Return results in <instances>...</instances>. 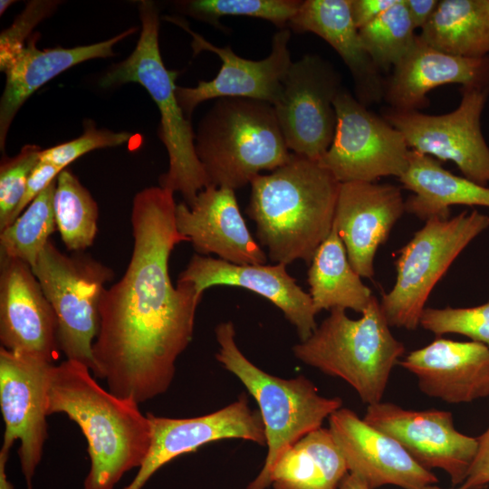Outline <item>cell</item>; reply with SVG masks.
<instances>
[{
    "instance_id": "2e32d148",
    "label": "cell",
    "mask_w": 489,
    "mask_h": 489,
    "mask_svg": "<svg viewBox=\"0 0 489 489\" xmlns=\"http://www.w3.org/2000/svg\"><path fill=\"white\" fill-rule=\"evenodd\" d=\"M151 443L131 483L123 489H141L161 466L203 445L239 438L264 446V426L259 411L251 409L245 395L210 414L189 418L158 417L147 413Z\"/></svg>"
},
{
    "instance_id": "7bdbcfd3",
    "label": "cell",
    "mask_w": 489,
    "mask_h": 489,
    "mask_svg": "<svg viewBox=\"0 0 489 489\" xmlns=\"http://www.w3.org/2000/svg\"><path fill=\"white\" fill-rule=\"evenodd\" d=\"M338 489H369L360 478L348 474L341 481Z\"/></svg>"
},
{
    "instance_id": "484cf974",
    "label": "cell",
    "mask_w": 489,
    "mask_h": 489,
    "mask_svg": "<svg viewBox=\"0 0 489 489\" xmlns=\"http://www.w3.org/2000/svg\"><path fill=\"white\" fill-rule=\"evenodd\" d=\"M398 180L413 193L405 200L406 212L424 221L449 218L454 205L489 207V187L454 175L439 160L413 149Z\"/></svg>"
},
{
    "instance_id": "44dd1931",
    "label": "cell",
    "mask_w": 489,
    "mask_h": 489,
    "mask_svg": "<svg viewBox=\"0 0 489 489\" xmlns=\"http://www.w3.org/2000/svg\"><path fill=\"white\" fill-rule=\"evenodd\" d=\"M177 231L198 254H215L235 264H265L264 250L248 230L235 195L228 187L207 186L191 206H176Z\"/></svg>"
},
{
    "instance_id": "8992f818",
    "label": "cell",
    "mask_w": 489,
    "mask_h": 489,
    "mask_svg": "<svg viewBox=\"0 0 489 489\" xmlns=\"http://www.w3.org/2000/svg\"><path fill=\"white\" fill-rule=\"evenodd\" d=\"M215 334L218 343L216 360L242 382L258 404L267 455L260 473L246 489H266L283 454L308 433L321 427L323 421L341 408L342 400L321 396L304 376L282 379L255 366L238 348L231 321L219 323Z\"/></svg>"
},
{
    "instance_id": "f6af8a7d",
    "label": "cell",
    "mask_w": 489,
    "mask_h": 489,
    "mask_svg": "<svg viewBox=\"0 0 489 489\" xmlns=\"http://www.w3.org/2000/svg\"><path fill=\"white\" fill-rule=\"evenodd\" d=\"M423 489H444V488H441V487L437 486L436 484H431V485H427V486L424 487Z\"/></svg>"
},
{
    "instance_id": "5b68a950",
    "label": "cell",
    "mask_w": 489,
    "mask_h": 489,
    "mask_svg": "<svg viewBox=\"0 0 489 489\" xmlns=\"http://www.w3.org/2000/svg\"><path fill=\"white\" fill-rule=\"evenodd\" d=\"M141 31L135 49L122 62L113 64L101 79L106 88L139 83L146 89L160 113L158 136L168 154V169L159 178V187L179 192L191 206L198 193L208 186L195 147L196 134L177 98L175 81L179 72L168 69L158 44V9L152 1L139 5Z\"/></svg>"
},
{
    "instance_id": "30bf717a",
    "label": "cell",
    "mask_w": 489,
    "mask_h": 489,
    "mask_svg": "<svg viewBox=\"0 0 489 489\" xmlns=\"http://www.w3.org/2000/svg\"><path fill=\"white\" fill-rule=\"evenodd\" d=\"M458 107L442 115L388 107L382 118L399 130L410 149L452 161L463 176L489 187V147L481 129L488 86H462Z\"/></svg>"
},
{
    "instance_id": "7a4b0ae2",
    "label": "cell",
    "mask_w": 489,
    "mask_h": 489,
    "mask_svg": "<svg viewBox=\"0 0 489 489\" xmlns=\"http://www.w3.org/2000/svg\"><path fill=\"white\" fill-rule=\"evenodd\" d=\"M46 412L67 415L87 440L91 467L84 489H113L147 456L151 443L148 415L134 399L103 388L80 361L66 360L53 366Z\"/></svg>"
},
{
    "instance_id": "83f0119b",
    "label": "cell",
    "mask_w": 489,
    "mask_h": 489,
    "mask_svg": "<svg viewBox=\"0 0 489 489\" xmlns=\"http://www.w3.org/2000/svg\"><path fill=\"white\" fill-rule=\"evenodd\" d=\"M307 281L317 313L335 308L362 313L374 296L351 266L334 225L310 263Z\"/></svg>"
},
{
    "instance_id": "3957f363",
    "label": "cell",
    "mask_w": 489,
    "mask_h": 489,
    "mask_svg": "<svg viewBox=\"0 0 489 489\" xmlns=\"http://www.w3.org/2000/svg\"><path fill=\"white\" fill-rule=\"evenodd\" d=\"M250 184L246 214L270 259L310 264L332 229L340 183L318 160L292 153L284 165Z\"/></svg>"
},
{
    "instance_id": "d4e9b609",
    "label": "cell",
    "mask_w": 489,
    "mask_h": 489,
    "mask_svg": "<svg viewBox=\"0 0 489 489\" xmlns=\"http://www.w3.org/2000/svg\"><path fill=\"white\" fill-rule=\"evenodd\" d=\"M137 28L100 43L72 48L38 49L37 34H32L24 49L5 69V86L0 101V149H5L11 123L25 101L40 87L69 68L95 58L114 55L113 46Z\"/></svg>"
},
{
    "instance_id": "836d02e7",
    "label": "cell",
    "mask_w": 489,
    "mask_h": 489,
    "mask_svg": "<svg viewBox=\"0 0 489 489\" xmlns=\"http://www.w3.org/2000/svg\"><path fill=\"white\" fill-rule=\"evenodd\" d=\"M419 325L436 336L460 334L489 348V301L468 308L426 307Z\"/></svg>"
},
{
    "instance_id": "8d00e7d4",
    "label": "cell",
    "mask_w": 489,
    "mask_h": 489,
    "mask_svg": "<svg viewBox=\"0 0 489 489\" xmlns=\"http://www.w3.org/2000/svg\"><path fill=\"white\" fill-rule=\"evenodd\" d=\"M57 1L34 0L28 2L24 11L13 24L0 34V69L12 62L25 45V40L32 35L33 29L48 17L58 5Z\"/></svg>"
},
{
    "instance_id": "1f68e13d",
    "label": "cell",
    "mask_w": 489,
    "mask_h": 489,
    "mask_svg": "<svg viewBox=\"0 0 489 489\" xmlns=\"http://www.w3.org/2000/svg\"><path fill=\"white\" fill-rule=\"evenodd\" d=\"M405 0H399L360 28L363 46L380 72L392 70L408 53L417 34Z\"/></svg>"
},
{
    "instance_id": "8fae6325",
    "label": "cell",
    "mask_w": 489,
    "mask_h": 489,
    "mask_svg": "<svg viewBox=\"0 0 489 489\" xmlns=\"http://www.w3.org/2000/svg\"><path fill=\"white\" fill-rule=\"evenodd\" d=\"M333 105L335 134L319 163L340 183L399 178L410 151L402 133L345 90H340Z\"/></svg>"
},
{
    "instance_id": "cb8c5ba5",
    "label": "cell",
    "mask_w": 489,
    "mask_h": 489,
    "mask_svg": "<svg viewBox=\"0 0 489 489\" xmlns=\"http://www.w3.org/2000/svg\"><path fill=\"white\" fill-rule=\"evenodd\" d=\"M288 28L326 41L349 68L356 99L365 105L383 100L385 80L365 50L350 11V0H305Z\"/></svg>"
},
{
    "instance_id": "b9f144b4",
    "label": "cell",
    "mask_w": 489,
    "mask_h": 489,
    "mask_svg": "<svg viewBox=\"0 0 489 489\" xmlns=\"http://www.w3.org/2000/svg\"><path fill=\"white\" fill-rule=\"evenodd\" d=\"M9 453L10 451L2 448L0 450V489H14L13 484L7 479L5 470Z\"/></svg>"
},
{
    "instance_id": "e575fe53",
    "label": "cell",
    "mask_w": 489,
    "mask_h": 489,
    "mask_svg": "<svg viewBox=\"0 0 489 489\" xmlns=\"http://www.w3.org/2000/svg\"><path fill=\"white\" fill-rule=\"evenodd\" d=\"M42 149L27 144L14 157L3 156L0 164V231L9 226L22 199L29 176L40 161Z\"/></svg>"
},
{
    "instance_id": "4fadbf2b",
    "label": "cell",
    "mask_w": 489,
    "mask_h": 489,
    "mask_svg": "<svg viewBox=\"0 0 489 489\" xmlns=\"http://www.w3.org/2000/svg\"><path fill=\"white\" fill-rule=\"evenodd\" d=\"M54 364L0 348V408L5 423L2 449L20 441L18 455L26 489L47 438L46 394Z\"/></svg>"
},
{
    "instance_id": "4dcf8cb0",
    "label": "cell",
    "mask_w": 489,
    "mask_h": 489,
    "mask_svg": "<svg viewBox=\"0 0 489 489\" xmlns=\"http://www.w3.org/2000/svg\"><path fill=\"white\" fill-rule=\"evenodd\" d=\"M53 180L9 226L0 231V256L19 259L33 267L57 229L53 211Z\"/></svg>"
},
{
    "instance_id": "ab89813d",
    "label": "cell",
    "mask_w": 489,
    "mask_h": 489,
    "mask_svg": "<svg viewBox=\"0 0 489 489\" xmlns=\"http://www.w3.org/2000/svg\"><path fill=\"white\" fill-rule=\"evenodd\" d=\"M399 0H350L353 22L360 30L371 23Z\"/></svg>"
},
{
    "instance_id": "f35d334b",
    "label": "cell",
    "mask_w": 489,
    "mask_h": 489,
    "mask_svg": "<svg viewBox=\"0 0 489 489\" xmlns=\"http://www.w3.org/2000/svg\"><path fill=\"white\" fill-rule=\"evenodd\" d=\"M476 439L475 456L458 489H481L489 484V426Z\"/></svg>"
},
{
    "instance_id": "d590c367",
    "label": "cell",
    "mask_w": 489,
    "mask_h": 489,
    "mask_svg": "<svg viewBox=\"0 0 489 489\" xmlns=\"http://www.w3.org/2000/svg\"><path fill=\"white\" fill-rule=\"evenodd\" d=\"M83 133L70 141L43 149L40 159L62 168L84 154L98 149L116 147L127 143L132 137L129 132H114L97 129L91 120H84Z\"/></svg>"
},
{
    "instance_id": "ba28073f",
    "label": "cell",
    "mask_w": 489,
    "mask_h": 489,
    "mask_svg": "<svg viewBox=\"0 0 489 489\" xmlns=\"http://www.w3.org/2000/svg\"><path fill=\"white\" fill-rule=\"evenodd\" d=\"M488 227L489 216L476 209L427 220L399 250L395 283L379 302L388 325L416 330L433 288L465 248Z\"/></svg>"
},
{
    "instance_id": "9c48e42d",
    "label": "cell",
    "mask_w": 489,
    "mask_h": 489,
    "mask_svg": "<svg viewBox=\"0 0 489 489\" xmlns=\"http://www.w3.org/2000/svg\"><path fill=\"white\" fill-rule=\"evenodd\" d=\"M32 271L56 314L60 350L67 360L91 370L99 305L105 283L114 277L113 270L83 252L68 255L50 239Z\"/></svg>"
},
{
    "instance_id": "d6986e66",
    "label": "cell",
    "mask_w": 489,
    "mask_h": 489,
    "mask_svg": "<svg viewBox=\"0 0 489 489\" xmlns=\"http://www.w3.org/2000/svg\"><path fill=\"white\" fill-rule=\"evenodd\" d=\"M404 212L405 199L398 186L340 183L333 225L351 266L361 277H373L376 253Z\"/></svg>"
},
{
    "instance_id": "9a60e30c",
    "label": "cell",
    "mask_w": 489,
    "mask_h": 489,
    "mask_svg": "<svg viewBox=\"0 0 489 489\" xmlns=\"http://www.w3.org/2000/svg\"><path fill=\"white\" fill-rule=\"evenodd\" d=\"M169 21L182 27L192 36L194 54L203 51L215 53L222 65L211 81H199L195 87L177 86L178 103L189 119L201 102L226 97L248 98L274 104L282 92L283 81L291 64L288 27L279 29L273 37L270 54L259 61L235 54L230 46H216L193 32L184 21L170 17Z\"/></svg>"
},
{
    "instance_id": "d6a6232c",
    "label": "cell",
    "mask_w": 489,
    "mask_h": 489,
    "mask_svg": "<svg viewBox=\"0 0 489 489\" xmlns=\"http://www.w3.org/2000/svg\"><path fill=\"white\" fill-rule=\"evenodd\" d=\"M302 1L299 0H189L177 2L178 10L222 29L223 16H248L288 27Z\"/></svg>"
},
{
    "instance_id": "60d3db41",
    "label": "cell",
    "mask_w": 489,
    "mask_h": 489,
    "mask_svg": "<svg viewBox=\"0 0 489 489\" xmlns=\"http://www.w3.org/2000/svg\"><path fill=\"white\" fill-rule=\"evenodd\" d=\"M415 29H422L433 15L437 0H405Z\"/></svg>"
},
{
    "instance_id": "ac0fdd59",
    "label": "cell",
    "mask_w": 489,
    "mask_h": 489,
    "mask_svg": "<svg viewBox=\"0 0 489 489\" xmlns=\"http://www.w3.org/2000/svg\"><path fill=\"white\" fill-rule=\"evenodd\" d=\"M329 430L347 464L349 473L369 489L395 485L423 489L438 478L420 465L395 439L340 408L328 418Z\"/></svg>"
},
{
    "instance_id": "ffe728a7",
    "label": "cell",
    "mask_w": 489,
    "mask_h": 489,
    "mask_svg": "<svg viewBox=\"0 0 489 489\" xmlns=\"http://www.w3.org/2000/svg\"><path fill=\"white\" fill-rule=\"evenodd\" d=\"M177 282L190 283L198 294L216 285L250 290L270 301L296 328L300 340L317 328V314L310 293L300 287L283 264H235L219 258L194 254L178 275Z\"/></svg>"
},
{
    "instance_id": "7c38bea8",
    "label": "cell",
    "mask_w": 489,
    "mask_h": 489,
    "mask_svg": "<svg viewBox=\"0 0 489 489\" xmlns=\"http://www.w3.org/2000/svg\"><path fill=\"white\" fill-rule=\"evenodd\" d=\"M340 79L332 65L316 54L292 62L273 105L289 150L320 160L335 134L333 105Z\"/></svg>"
},
{
    "instance_id": "7402d4cb",
    "label": "cell",
    "mask_w": 489,
    "mask_h": 489,
    "mask_svg": "<svg viewBox=\"0 0 489 489\" xmlns=\"http://www.w3.org/2000/svg\"><path fill=\"white\" fill-rule=\"evenodd\" d=\"M398 364L430 398L459 404L489 396V348L483 343L437 338Z\"/></svg>"
},
{
    "instance_id": "6da1fadb",
    "label": "cell",
    "mask_w": 489,
    "mask_h": 489,
    "mask_svg": "<svg viewBox=\"0 0 489 489\" xmlns=\"http://www.w3.org/2000/svg\"><path fill=\"white\" fill-rule=\"evenodd\" d=\"M174 193L161 187L132 201L133 249L120 281L105 288L92 345V373L109 390L139 404L168 390L176 361L193 338L202 296L190 283H171L168 260L189 240L176 226Z\"/></svg>"
},
{
    "instance_id": "e0dca14e",
    "label": "cell",
    "mask_w": 489,
    "mask_h": 489,
    "mask_svg": "<svg viewBox=\"0 0 489 489\" xmlns=\"http://www.w3.org/2000/svg\"><path fill=\"white\" fill-rule=\"evenodd\" d=\"M0 341L5 350L53 364L58 321L32 267L0 256Z\"/></svg>"
},
{
    "instance_id": "74e56055",
    "label": "cell",
    "mask_w": 489,
    "mask_h": 489,
    "mask_svg": "<svg viewBox=\"0 0 489 489\" xmlns=\"http://www.w3.org/2000/svg\"><path fill=\"white\" fill-rule=\"evenodd\" d=\"M63 169L64 168L40 159L29 176L25 191L13 215L11 224L18 218L24 210L42 191L57 178Z\"/></svg>"
},
{
    "instance_id": "52a82bcc",
    "label": "cell",
    "mask_w": 489,
    "mask_h": 489,
    "mask_svg": "<svg viewBox=\"0 0 489 489\" xmlns=\"http://www.w3.org/2000/svg\"><path fill=\"white\" fill-rule=\"evenodd\" d=\"M306 365L343 379L365 404L381 401L391 371L405 352L390 331L378 299L373 296L358 320L335 308L305 340L292 347Z\"/></svg>"
},
{
    "instance_id": "603a6c76",
    "label": "cell",
    "mask_w": 489,
    "mask_h": 489,
    "mask_svg": "<svg viewBox=\"0 0 489 489\" xmlns=\"http://www.w3.org/2000/svg\"><path fill=\"white\" fill-rule=\"evenodd\" d=\"M458 83L489 87V55L465 58L441 52L419 35L408 53L385 80L383 100L401 110H419L429 105L433 89Z\"/></svg>"
},
{
    "instance_id": "277c9868",
    "label": "cell",
    "mask_w": 489,
    "mask_h": 489,
    "mask_svg": "<svg viewBox=\"0 0 489 489\" xmlns=\"http://www.w3.org/2000/svg\"><path fill=\"white\" fill-rule=\"evenodd\" d=\"M195 147L208 186L234 190L282 167L292 153L273 104L236 97L216 100L198 125Z\"/></svg>"
},
{
    "instance_id": "f546056e",
    "label": "cell",
    "mask_w": 489,
    "mask_h": 489,
    "mask_svg": "<svg viewBox=\"0 0 489 489\" xmlns=\"http://www.w3.org/2000/svg\"><path fill=\"white\" fill-rule=\"evenodd\" d=\"M53 211L56 228L68 251L83 252L92 245L98 232V205L67 168L57 177Z\"/></svg>"
},
{
    "instance_id": "f1b7e54d",
    "label": "cell",
    "mask_w": 489,
    "mask_h": 489,
    "mask_svg": "<svg viewBox=\"0 0 489 489\" xmlns=\"http://www.w3.org/2000/svg\"><path fill=\"white\" fill-rule=\"evenodd\" d=\"M419 36L430 46L451 55H489V0L438 1Z\"/></svg>"
},
{
    "instance_id": "ee69618b",
    "label": "cell",
    "mask_w": 489,
    "mask_h": 489,
    "mask_svg": "<svg viewBox=\"0 0 489 489\" xmlns=\"http://www.w3.org/2000/svg\"><path fill=\"white\" fill-rule=\"evenodd\" d=\"M14 1L12 0H1L0 1V14L2 15L5 10L12 5Z\"/></svg>"
},
{
    "instance_id": "4316f807",
    "label": "cell",
    "mask_w": 489,
    "mask_h": 489,
    "mask_svg": "<svg viewBox=\"0 0 489 489\" xmlns=\"http://www.w3.org/2000/svg\"><path fill=\"white\" fill-rule=\"evenodd\" d=\"M349 474L329 428L315 429L276 462L270 476L273 489H338Z\"/></svg>"
},
{
    "instance_id": "5bb4252c",
    "label": "cell",
    "mask_w": 489,
    "mask_h": 489,
    "mask_svg": "<svg viewBox=\"0 0 489 489\" xmlns=\"http://www.w3.org/2000/svg\"><path fill=\"white\" fill-rule=\"evenodd\" d=\"M363 419L395 439L426 469H442L454 485L465 481L477 439L456 430L451 412L411 410L380 401L367 407Z\"/></svg>"
}]
</instances>
